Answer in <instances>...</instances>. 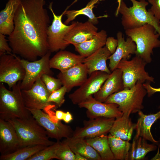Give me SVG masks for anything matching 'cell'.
I'll use <instances>...</instances> for the list:
<instances>
[{"mask_svg":"<svg viewBox=\"0 0 160 160\" xmlns=\"http://www.w3.org/2000/svg\"><path fill=\"white\" fill-rule=\"evenodd\" d=\"M45 0H22L14 19V28L9 36L13 54L34 61L49 51L47 31L50 18Z\"/></svg>","mask_w":160,"mask_h":160,"instance_id":"obj_1","label":"cell"},{"mask_svg":"<svg viewBox=\"0 0 160 160\" xmlns=\"http://www.w3.org/2000/svg\"><path fill=\"white\" fill-rule=\"evenodd\" d=\"M21 81L18 82L11 90L0 83V119L8 121L28 118L32 115L24 104L20 88Z\"/></svg>","mask_w":160,"mask_h":160,"instance_id":"obj_2","label":"cell"},{"mask_svg":"<svg viewBox=\"0 0 160 160\" xmlns=\"http://www.w3.org/2000/svg\"><path fill=\"white\" fill-rule=\"evenodd\" d=\"M132 3L128 7L122 0L119 13L122 15L121 24L126 30L138 28L145 24L153 26L160 36V21L146 9L148 2L145 0H129Z\"/></svg>","mask_w":160,"mask_h":160,"instance_id":"obj_3","label":"cell"},{"mask_svg":"<svg viewBox=\"0 0 160 160\" xmlns=\"http://www.w3.org/2000/svg\"><path fill=\"white\" fill-rule=\"evenodd\" d=\"M8 121L16 130L22 147L37 145L47 146L55 143L49 140L45 129L32 115L28 118Z\"/></svg>","mask_w":160,"mask_h":160,"instance_id":"obj_4","label":"cell"},{"mask_svg":"<svg viewBox=\"0 0 160 160\" xmlns=\"http://www.w3.org/2000/svg\"><path fill=\"white\" fill-rule=\"evenodd\" d=\"M128 37L135 43L136 50L135 53L147 63L152 61L151 55L154 48L160 47V36L155 28L149 24L140 27L125 30Z\"/></svg>","mask_w":160,"mask_h":160,"instance_id":"obj_5","label":"cell"},{"mask_svg":"<svg viewBox=\"0 0 160 160\" xmlns=\"http://www.w3.org/2000/svg\"><path fill=\"white\" fill-rule=\"evenodd\" d=\"M147 94L143 84L138 81L132 87L124 89L111 95L104 103L116 104L123 114L130 115L143 108V100Z\"/></svg>","mask_w":160,"mask_h":160,"instance_id":"obj_6","label":"cell"},{"mask_svg":"<svg viewBox=\"0 0 160 160\" xmlns=\"http://www.w3.org/2000/svg\"><path fill=\"white\" fill-rule=\"evenodd\" d=\"M147 64L136 55L130 60L122 59L119 62L116 68L122 71L124 89L132 87L138 81L143 84L146 81L154 82V78L145 71Z\"/></svg>","mask_w":160,"mask_h":160,"instance_id":"obj_7","label":"cell"},{"mask_svg":"<svg viewBox=\"0 0 160 160\" xmlns=\"http://www.w3.org/2000/svg\"><path fill=\"white\" fill-rule=\"evenodd\" d=\"M21 92L27 109L41 110L49 114L56 106L55 105L49 101L50 94L41 77L37 79L30 89L22 90Z\"/></svg>","mask_w":160,"mask_h":160,"instance_id":"obj_8","label":"cell"},{"mask_svg":"<svg viewBox=\"0 0 160 160\" xmlns=\"http://www.w3.org/2000/svg\"><path fill=\"white\" fill-rule=\"evenodd\" d=\"M68 7L60 15L55 13L52 8V3H50L49 8L53 16L52 23L48 28L47 41L49 51L52 53L65 49L69 45L64 40L65 37L68 31L75 25L76 22H73L70 25L63 23V16Z\"/></svg>","mask_w":160,"mask_h":160,"instance_id":"obj_9","label":"cell"},{"mask_svg":"<svg viewBox=\"0 0 160 160\" xmlns=\"http://www.w3.org/2000/svg\"><path fill=\"white\" fill-rule=\"evenodd\" d=\"M0 56V82L7 84L10 89L23 80L25 71L21 59L17 55L6 54Z\"/></svg>","mask_w":160,"mask_h":160,"instance_id":"obj_10","label":"cell"},{"mask_svg":"<svg viewBox=\"0 0 160 160\" xmlns=\"http://www.w3.org/2000/svg\"><path fill=\"white\" fill-rule=\"evenodd\" d=\"M39 124L45 129L49 138L60 140L63 138L72 137L73 131L71 127L63 124L57 119L55 116H51L41 110L27 109Z\"/></svg>","mask_w":160,"mask_h":160,"instance_id":"obj_11","label":"cell"},{"mask_svg":"<svg viewBox=\"0 0 160 160\" xmlns=\"http://www.w3.org/2000/svg\"><path fill=\"white\" fill-rule=\"evenodd\" d=\"M51 53L49 51L40 59L34 61L20 59L25 71L24 77L21 82L22 90L30 89L37 79L44 74L53 75L49 65Z\"/></svg>","mask_w":160,"mask_h":160,"instance_id":"obj_12","label":"cell"},{"mask_svg":"<svg viewBox=\"0 0 160 160\" xmlns=\"http://www.w3.org/2000/svg\"><path fill=\"white\" fill-rule=\"evenodd\" d=\"M109 74L100 71L92 73L79 88L69 95L72 103L78 105L97 92Z\"/></svg>","mask_w":160,"mask_h":160,"instance_id":"obj_13","label":"cell"},{"mask_svg":"<svg viewBox=\"0 0 160 160\" xmlns=\"http://www.w3.org/2000/svg\"><path fill=\"white\" fill-rule=\"evenodd\" d=\"M114 118L99 117L83 121V126L77 127L72 137L87 139L106 134L115 120Z\"/></svg>","mask_w":160,"mask_h":160,"instance_id":"obj_14","label":"cell"},{"mask_svg":"<svg viewBox=\"0 0 160 160\" xmlns=\"http://www.w3.org/2000/svg\"><path fill=\"white\" fill-rule=\"evenodd\" d=\"M78 105L80 108H85L87 110V116L89 119L99 117L116 119L123 114L119 110L117 104L99 101L92 96H90Z\"/></svg>","mask_w":160,"mask_h":160,"instance_id":"obj_15","label":"cell"},{"mask_svg":"<svg viewBox=\"0 0 160 160\" xmlns=\"http://www.w3.org/2000/svg\"><path fill=\"white\" fill-rule=\"evenodd\" d=\"M22 148L14 127L8 121L0 119V153L1 155L12 153Z\"/></svg>","mask_w":160,"mask_h":160,"instance_id":"obj_16","label":"cell"},{"mask_svg":"<svg viewBox=\"0 0 160 160\" xmlns=\"http://www.w3.org/2000/svg\"><path fill=\"white\" fill-rule=\"evenodd\" d=\"M116 36L118 41L117 48L108 59L109 60V67L111 72L116 68L122 60H129L132 55L135 54L136 50V45L130 38L128 37L125 40L121 31L117 33Z\"/></svg>","mask_w":160,"mask_h":160,"instance_id":"obj_17","label":"cell"},{"mask_svg":"<svg viewBox=\"0 0 160 160\" xmlns=\"http://www.w3.org/2000/svg\"><path fill=\"white\" fill-rule=\"evenodd\" d=\"M97 30L94 24L88 20L84 23L77 22L66 34L64 40L68 45L74 46L92 39Z\"/></svg>","mask_w":160,"mask_h":160,"instance_id":"obj_18","label":"cell"},{"mask_svg":"<svg viewBox=\"0 0 160 160\" xmlns=\"http://www.w3.org/2000/svg\"><path fill=\"white\" fill-rule=\"evenodd\" d=\"M88 74L85 65L81 63L65 71H60L57 77L69 92L74 87L82 84L87 79Z\"/></svg>","mask_w":160,"mask_h":160,"instance_id":"obj_19","label":"cell"},{"mask_svg":"<svg viewBox=\"0 0 160 160\" xmlns=\"http://www.w3.org/2000/svg\"><path fill=\"white\" fill-rule=\"evenodd\" d=\"M112 72L99 90L93 95L99 101L104 103L111 95L124 89L121 71L116 68Z\"/></svg>","mask_w":160,"mask_h":160,"instance_id":"obj_20","label":"cell"},{"mask_svg":"<svg viewBox=\"0 0 160 160\" xmlns=\"http://www.w3.org/2000/svg\"><path fill=\"white\" fill-rule=\"evenodd\" d=\"M85 58L80 55H77L69 51L61 50L50 58L49 65L51 68L63 71L83 63Z\"/></svg>","mask_w":160,"mask_h":160,"instance_id":"obj_21","label":"cell"},{"mask_svg":"<svg viewBox=\"0 0 160 160\" xmlns=\"http://www.w3.org/2000/svg\"><path fill=\"white\" fill-rule=\"evenodd\" d=\"M111 55L105 46L99 49L89 56L85 57L83 63L86 65L89 75L97 71L111 73L107 65V61Z\"/></svg>","mask_w":160,"mask_h":160,"instance_id":"obj_22","label":"cell"},{"mask_svg":"<svg viewBox=\"0 0 160 160\" xmlns=\"http://www.w3.org/2000/svg\"><path fill=\"white\" fill-rule=\"evenodd\" d=\"M137 113L139 118L136 124V134L135 137H141L154 143H158L152 135L151 128L153 124L160 118V110L156 113L148 115L144 114L141 111Z\"/></svg>","mask_w":160,"mask_h":160,"instance_id":"obj_23","label":"cell"},{"mask_svg":"<svg viewBox=\"0 0 160 160\" xmlns=\"http://www.w3.org/2000/svg\"><path fill=\"white\" fill-rule=\"evenodd\" d=\"M22 0H8L4 8L0 12V33L10 35L14 28L16 12Z\"/></svg>","mask_w":160,"mask_h":160,"instance_id":"obj_24","label":"cell"},{"mask_svg":"<svg viewBox=\"0 0 160 160\" xmlns=\"http://www.w3.org/2000/svg\"><path fill=\"white\" fill-rule=\"evenodd\" d=\"M129 116L127 114H123L121 117L115 119L109 133L124 140H130L135 128L136 124L132 123Z\"/></svg>","mask_w":160,"mask_h":160,"instance_id":"obj_25","label":"cell"},{"mask_svg":"<svg viewBox=\"0 0 160 160\" xmlns=\"http://www.w3.org/2000/svg\"><path fill=\"white\" fill-rule=\"evenodd\" d=\"M62 142L67 144L74 153H79L88 160H101L99 154L86 139L72 137L65 138Z\"/></svg>","mask_w":160,"mask_h":160,"instance_id":"obj_26","label":"cell"},{"mask_svg":"<svg viewBox=\"0 0 160 160\" xmlns=\"http://www.w3.org/2000/svg\"><path fill=\"white\" fill-rule=\"evenodd\" d=\"M107 36L106 31L102 30L97 32L92 39L74 46L80 55L86 57L104 47Z\"/></svg>","mask_w":160,"mask_h":160,"instance_id":"obj_27","label":"cell"},{"mask_svg":"<svg viewBox=\"0 0 160 160\" xmlns=\"http://www.w3.org/2000/svg\"><path fill=\"white\" fill-rule=\"evenodd\" d=\"M110 146L114 159H129V150L131 144L129 141L115 137L109 133L108 135Z\"/></svg>","mask_w":160,"mask_h":160,"instance_id":"obj_28","label":"cell"},{"mask_svg":"<svg viewBox=\"0 0 160 160\" xmlns=\"http://www.w3.org/2000/svg\"><path fill=\"white\" fill-rule=\"evenodd\" d=\"M104 0H91L84 8L78 10H70L65 11L64 15H66L67 19L64 21V23L66 25L68 24L71 21L74 19L78 16L80 15H84L87 16L88 21L95 24L98 23V19L102 17H106L107 15L96 17L93 12V9L95 4L99 2Z\"/></svg>","mask_w":160,"mask_h":160,"instance_id":"obj_29","label":"cell"},{"mask_svg":"<svg viewBox=\"0 0 160 160\" xmlns=\"http://www.w3.org/2000/svg\"><path fill=\"white\" fill-rule=\"evenodd\" d=\"M86 139L98 153L101 160H115L109 144L108 136L106 134Z\"/></svg>","mask_w":160,"mask_h":160,"instance_id":"obj_30","label":"cell"},{"mask_svg":"<svg viewBox=\"0 0 160 160\" xmlns=\"http://www.w3.org/2000/svg\"><path fill=\"white\" fill-rule=\"evenodd\" d=\"M46 147L43 145H37L22 147L12 153L1 155L0 160H27L30 157Z\"/></svg>","mask_w":160,"mask_h":160,"instance_id":"obj_31","label":"cell"},{"mask_svg":"<svg viewBox=\"0 0 160 160\" xmlns=\"http://www.w3.org/2000/svg\"><path fill=\"white\" fill-rule=\"evenodd\" d=\"M135 140V160H140L144 158L149 152L155 150L156 145L148 144L146 140L141 137H134Z\"/></svg>","mask_w":160,"mask_h":160,"instance_id":"obj_32","label":"cell"},{"mask_svg":"<svg viewBox=\"0 0 160 160\" xmlns=\"http://www.w3.org/2000/svg\"><path fill=\"white\" fill-rule=\"evenodd\" d=\"M57 140L53 144L47 146L28 158L27 160H50L56 159L57 151L60 144Z\"/></svg>","mask_w":160,"mask_h":160,"instance_id":"obj_33","label":"cell"},{"mask_svg":"<svg viewBox=\"0 0 160 160\" xmlns=\"http://www.w3.org/2000/svg\"><path fill=\"white\" fill-rule=\"evenodd\" d=\"M60 160H75V153L66 144L61 142L56 154V159Z\"/></svg>","mask_w":160,"mask_h":160,"instance_id":"obj_34","label":"cell"},{"mask_svg":"<svg viewBox=\"0 0 160 160\" xmlns=\"http://www.w3.org/2000/svg\"><path fill=\"white\" fill-rule=\"evenodd\" d=\"M41 79L50 94L61 88L63 85L59 79L55 78L50 75L44 74Z\"/></svg>","mask_w":160,"mask_h":160,"instance_id":"obj_35","label":"cell"},{"mask_svg":"<svg viewBox=\"0 0 160 160\" xmlns=\"http://www.w3.org/2000/svg\"><path fill=\"white\" fill-rule=\"evenodd\" d=\"M67 92L66 88L63 86L50 94L48 101L50 103L55 104L57 106L60 107L65 101L64 96Z\"/></svg>","mask_w":160,"mask_h":160,"instance_id":"obj_36","label":"cell"},{"mask_svg":"<svg viewBox=\"0 0 160 160\" xmlns=\"http://www.w3.org/2000/svg\"><path fill=\"white\" fill-rule=\"evenodd\" d=\"M12 52V49L7 42L5 35L0 33V56L4 54H11Z\"/></svg>","mask_w":160,"mask_h":160,"instance_id":"obj_37","label":"cell"},{"mask_svg":"<svg viewBox=\"0 0 160 160\" xmlns=\"http://www.w3.org/2000/svg\"><path fill=\"white\" fill-rule=\"evenodd\" d=\"M151 7L148 11L160 21V0H148Z\"/></svg>","mask_w":160,"mask_h":160,"instance_id":"obj_38","label":"cell"},{"mask_svg":"<svg viewBox=\"0 0 160 160\" xmlns=\"http://www.w3.org/2000/svg\"><path fill=\"white\" fill-rule=\"evenodd\" d=\"M118 45V41L117 39L112 37L107 38L105 42V47L111 54L115 51Z\"/></svg>","mask_w":160,"mask_h":160,"instance_id":"obj_39","label":"cell"},{"mask_svg":"<svg viewBox=\"0 0 160 160\" xmlns=\"http://www.w3.org/2000/svg\"><path fill=\"white\" fill-rule=\"evenodd\" d=\"M149 82H146L143 84L144 88L146 89L148 97H150L156 92H160V87L154 88L150 84Z\"/></svg>","mask_w":160,"mask_h":160,"instance_id":"obj_40","label":"cell"},{"mask_svg":"<svg viewBox=\"0 0 160 160\" xmlns=\"http://www.w3.org/2000/svg\"><path fill=\"white\" fill-rule=\"evenodd\" d=\"M73 119L72 116L70 112L67 111L65 113L64 116L63 120L65 123H68L71 121Z\"/></svg>","mask_w":160,"mask_h":160,"instance_id":"obj_41","label":"cell"},{"mask_svg":"<svg viewBox=\"0 0 160 160\" xmlns=\"http://www.w3.org/2000/svg\"><path fill=\"white\" fill-rule=\"evenodd\" d=\"M65 113L61 110H58L56 111L55 112L56 118L58 120H63Z\"/></svg>","mask_w":160,"mask_h":160,"instance_id":"obj_42","label":"cell"},{"mask_svg":"<svg viewBox=\"0 0 160 160\" xmlns=\"http://www.w3.org/2000/svg\"><path fill=\"white\" fill-rule=\"evenodd\" d=\"M75 160H88L87 159L82 155L78 153H75Z\"/></svg>","mask_w":160,"mask_h":160,"instance_id":"obj_43","label":"cell"},{"mask_svg":"<svg viewBox=\"0 0 160 160\" xmlns=\"http://www.w3.org/2000/svg\"><path fill=\"white\" fill-rule=\"evenodd\" d=\"M122 0H117V1L118 3V6L115 13V15L116 16H118L119 14V9Z\"/></svg>","mask_w":160,"mask_h":160,"instance_id":"obj_44","label":"cell"},{"mask_svg":"<svg viewBox=\"0 0 160 160\" xmlns=\"http://www.w3.org/2000/svg\"></svg>","mask_w":160,"mask_h":160,"instance_id":"obj_45","label":"cell"}]
</instances>
